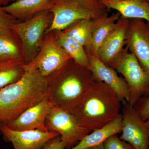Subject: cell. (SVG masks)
<instances>
[{
    "instance_id": "cell-1",
    "label": "cell",
    "mask_w": 149,
    "mask_h": 149,
    "mask_svg": "<svg viewBox=\"0 0 149 149\" xmlns=\"http://www.w3.org/2000/svg\"><path fill=\"white\" fill-rule=\"evenodd\" d=\"M24 69L20 80L0 89V123L12 121L47 98L52 75L45 77L37 70Z\"/></svg>"
},
{
    "instance_id": "cell-2",
    "label": "cell",
    "mask_w": 149,
    "mask_h": 149,
    "mask_svg": "<svg viewBox=\"0 0 149 149\" xmlns=\"http://www.w3.org/2000/svg\"><path fill=\"white\" fill-rule=\"evenodd\" d=\"M94 82L93 74L88 68L70 60L51 75L47 100L52 106L72 114Z\"/></svg>"
},
{
    "instance_id": "cell-3",
    "label": "cell",
    "mask_w": 149,
    "mask_h": 149,
    "mask_svg": "<svg viewBox=\"0 0 149 149\" xmlns=\"http://www.w3.org/2000/svg\"><path fill=\"white\" fill-rule=\"evenodd\" d=\"M120 101L106 84L95 81L72 114L83 128L92 131L121 116Z\"/></svg>"
},
{
    "instance_id": "cell-4",
    "label": "cell",
    "mask_w": 149,
    "mask_h": 149,
    "mask_svg": "<svg viewBox=\"0 0 149 149\" xmlns=\"http://www.w3.org/2000/svg\"><path fill=\"white\" fill-rule=\"evenodd\" d=\"M102 1L52 0L50 11L52 20L45 34L64 30L79 20L100 19L108 16L110 10Z\"/></svg>"
},
{
    "instance_id": "cell-5",
    "label": "cell",
    "mask_w": 149,
    "mask_h": 149,
    "mask_svg": "<svg viewBox=\"0 0 149 149\" xmlns=\"http://www.w3.org/2000/svg\"><path fill=\"white\" fill-rule=\"evenodd\" d=\"M52 18L50 11H44L26 21L17 22L11 27L21 44L24 64L38 53Z\"/></svg>"
},
{
    "instance_id": "cell-6",
    "label": "cell",
    "mask_w": 149,
    "mask_h": 149,
    "mask_svg": "<svg viewBox=\"0 0 149 149\" xmlns=\"http://www.w3.org/2000/svg\"><path fill=\"white\" fill-rule=\"evenodd\" d=\"M111 67L123 76L127 83L130 105L134 107L140 99L149 96V74L127 46Z\"/></svg>"
},
{
    "instance_id": "cell-7",
    "label": "cell",
    "mask_w": 149,
    "mask_h": 149,
    "mask_svg": "<svg viewBox=\"0 0 149 149\" xmlns=\"http://www.w3.org/2000/svg\"><path fill=\"white\" fill-rule=\"evenodd\" d=\"M72 59L59 45L56 32L46 33L38 53L29 62L24 64V69H35L43 76L49 77Z\"/></svg>"
},
{
    "instance_id": "cell-8",
    "label": "cell",
    "mask_w": 149,
    "mask_h": 149,
    "mask_svg": "<svg viewBox=\"0 0 149 149\" xmlns=\"http://www.w3.org/2000/svg\"><path fill=\"white\" fill-rule=\"evenodd\" d=\"M46 125L48 131H54L59 134L66 149L74 146L92 132L82 127L72 113L53 106L46 118Z\"/></svg>"
},
{
    "instance_id": "cell-9",
    "label": "cell",
    "mask_w": 149,
    "mask_h": 149,
    "mask_svg": "<svg viewBox=\"0 0 149 149\" xmlns=\"http://www.w3.org/2000/svg\"><path fill=\"white\" fill-rule=\"evenodd\" d=\"M123 103L120 139L130 144L135 149H148L149 128L134 107L127 102Z\"/></svg>"
},
{
    "instance_id": "cell-10",
    "label": "cell",
    "mask_w": 149,
    "mask_h": 149,
    "mask_svg": "<svg viewBox=\"0 0 149 149\" xmlns=\"http://www.w3.org/2000/svg\"><path fill=\"white\" fill-rule=\"evenodd\" d=\"M129 20L126 46L149 74V22L140 19Z\"/></svg>"
},
{
    "instance_id": "cell-11",
    "label": "cell",
    "mask_w": 149,
    "mask_h": 149,
    "mask_svg": "<svg viewBox=\"0 0 149 149\" xmlns=\"http://www.w3.org/2000/svg\"><path fill=\"white\" fill-rule=\"evenodd\" d=\"M0 132L12 143L14 149H42L49 141L60 136L54 131L13 130L4 123H0Z\"/></svg>"
},
{
    "instance_id": "cell-12",
    "label": "cell",
    "mask_w": 149,
    "mask_h": 149,
    "mask_svg": "<svg viewBox=\"0 0 149 149\" xmlns=\"http://www.w3.org/2000/svg\"><path fill=\"white\" fill-rule=\"evenodd\" d=\"M87 53L89 61L88 68L92 72L93 80L106 84L115 92L120 102H128L129 90L124 79L118 74L115 70L104 64L97 56Z\"/></svg>"
},
{
    "instance_id": "cell-13",
    "label": "cell",
    "mask_w": 149,
    "mask_h": 149,
    "mask_svg": "<svg viewBox=\"0 0 149 149\" xmlns=\"http://www.w3.org/2000/svg\"><path fill=\"white\" fill-rule=\"evenodd\" d=\"M129 19L120 16L116 27L100 47L97 56L101 61L110 67L119 58L126 45L129 27Z\"/></svg>"
},
{
    "instance_id": "cell-14",
    "label": "cell",
    "mask_w": 149,
    "mask_h": 149,
    "mask_svg": "<svg viewBox=\"0 0 149 149\" xmlns=\"http://www.w3.org/2000/svg\"><path fill=\"white\" fill-rule=\"evenodd\" d=\"M52 107L47 98L27 109L14 120L4 124L13 130L49 131L46 127V120Z\"/></svg>"
},
{
    "instance_id": "cell-15",
    "label": "cell",
    "mask_w": 149,
    "mask_h": 149,
    "mask_svg": "<svg viewBox=\"0 0 149 149\" xmlns=\"http://www.w3.org/2000/svg\"><path fill=\"white\" fill-rule=\"evenodd\" d=\"M51 6L52 0H16L1 7L16 20L22 22L44 11L50 10Z\"/></svg>"
},
{
    "instance_id": "cell-16",
    "label": "cell",
    "mask_w": 149,
    "mask_h": 149,
    "mask_svg": "<svg viewBox=\"0 0 149 149\" xmlns=\"http://www.w3.org/2000/svg\"><path fill=\"white\" fill-rule=\"evenodd\" d=\"M109 9L119 13L124 18L140 19L149 22V3L146 0H123L113 2L102 0Z\"/></svg>"
},
{
    "instance_id": "cell-17",
    "label": "cell",
    "mask_w": 149,
    "mask_h": 149,
    "mask_svg": "<svg viewBox=\"0 0 149 149\" xmlns=\"http://www.w3.org/2000/svg\"><path fill=\"white\" fill-rule=\"evenodd\" d=\"M122 118L118 117L103 127L93 130L74 146L69 149H85L103 143L108 138L121 133Z\"/></svg>"
},
{
    "instance_id": "cell-18",
    "label": "cell",
    "mask_w": 149,
    "mask_h": 149,
    "mask_svg": "<svg viewBox=\"0 0 149 149\" xmlns=\"http://www.w3.org/2000/svg\"><path fill=\"white\" fill-rule=\"evenodd\" d=\"M120 17V13L117 12L98 19L93 28L91 45L86 49L87 52L97 56L99 48L116 27L117 20Z\"/></svg>"
},
{
    "instance_id": "cell-19",
    "label": "cell",
    "mask_w": 149,
    "mask_h": 149,
    "mask_svg": "<svg viewBox=\"0 0 149 149\" xmlns=\"http://www.w3.org/2000/svg\"><path fill=\"white\" fill-rule=\"evenodd\" d=\"M98 19L79 20L62 31L70 38L84 47L86 49L91 45L93 28Z\"/></svg>"
},
{
    "instance_id": "cell-20",
    "label": "cell",
    "mask_w": 149,
    "mask_h": 149,
    "mask_svg": "<svg viewBox=\"0 0 149 149\" xmlns=\"http://www.w3.org/2000/svg\"><path fill=\"white\" fill-rule=\"evenodd\" d=\"M59 45L77 64L88 68L89 61L88 53L84 47L67 36L62 31H56Z\"/></svg>"
},
{
    "instance_id": "cell-21",
    "label": "cell",
    "mask_w": 149,
    "mask_h": 149,
    "mask_svg": "<svg viewBox=\"0 0 149 149\" xmlns=\"http://www.w3.org/2000/svg\"><path fill=\"white\" fill-rule=\"evenodd\" d=\"M17 39L12 29L0 32V53L8 60L24 63L21 44Z\"/></svg>"
},
{
    "instance_id": "cell-22",
    "label": "cell",
    "mask_w": 149,
    "mask_h": 149,
    "mask_svg": "<svg viewBox=\"0 0 149 149\" xmlns=\"http://www.w3.org/2000/svg\"><path fill=\"white\" fill-rule=\"evenodd\" d=\"M23 62L8 61L0 62V89L16 83L25 72Z\"/></svg>"
},
{
    "instance_id": "cell-23",
    "label": "cell",
    "mask_w": 149,
    "mask_h": 149,
    "mask_svg": "<svg viewBox=\"0 0 149 149\" xmlns=\"http://www.w3.org/2000/svg\"><path fill=\"white\" fill-rule=\"evenodd\" d=\"M103 144L104 149H135L133 146L123 141L116 135L108 138Z\"/></svg>"
},
{
    "instance_id": "cell-24",
    "label": "cell",
    "mask_w": 149,
    "mask_h": 149,
    "mask_svg": "<svg viewBox=\"0 0 149 149\" xmlns=\"http://www.w3.org/2000/svg\"><path fill=\"white\" fill-rule=\"evenodd\" d=\"M133 107L142 120L145 121L148 120L149 118V96L140 99Z\"/></svg>"
},
{
    "instance_id": "cell-25",
    "label": "cell",
    "mask_w": 149,
    "mask_h": 149,
    "mask_svg": "<svg viewBox=\"0 0 149 149\" xmlns=\"http://www.w3.org/2000/svg\"><path fill=\"white\" fill-rule=\"evenodd\" d=\"M18 21L0 6V32L11 29L13 25Z\"/></svg>"
},
{
    "instance_id": "cell-26",
    "label": "cell",
    "mask_w": 149,
    "mask_h": 149,
    "mask_svg": "<svg viewBox=\"0 0 149 149\" xmlns=\"http://www.w3.org/2000/svg\"><path fill=\"white\" fill-rule=\"evenodd\" d=\"M65 149V144L61 141L60 136H58L49 141L42 149Z\"/></svg>"
},
{
    "instance_id": "cell-27",
    "label": "cell",
    "mask_w": 149,
    "mask_h": 149,
    "mask_svg": "<svg viewBox=\"0 0 149 149\" xmlns=\"http://www.w3.org/2000/svg\"><path fill=\"white\" fill-rule=\"evenodd\" d=\"M16 0H0V6L3 7L13 2Z\"/></svg>"
},
{
    "instance_id": "cell-28",
    "label": "cell",
    "mask_w": 149,
    "mask_h": 149,
    "mask_svg": "<svg viewBox=\"0 0 149 149\" xmlns=\"http://www.w3.org/2000/svg\"><path fill=\"white\" fill-rule=\"evenodd\" d=\"M85 149H104L103 144H100L97 146L90 147Z\"/></svg>"
},
{
    "instance_id": "cell-29",
    "label": "cell",
    "mask_w": 149,
    "mask_h": 149,
    "mask_svg": "<svg viewBox=\"0 0 149 149\" xmlns=\"http://www.w3.org/2000/svg\"><path fill=\"white\" fill-rule=\"evenodd\" d=\"M8 61V60L6 59L0 53V62H1Z\"/></svg>"
},
{
    "instance_id": "cell-30",
    "label": "cell",
    "mask_w": 149,
    "mask_h": 149,
    "mask_svg": "<svg viewBox=\"0 0 149 149\" xmlns=\"http://www.w3.org/2000/svg\"><path fill=\"white\" fill-rule=\"evenodd\" d=\"M145 122H146V124L148 127L149 128V118H148V120H146Z\"/></svg>"
},
{
    "instance_id": "cell-31",
    "label": "cell",
    "mask_w": 149,
    "mask_h": 149,
    "mask_svg": "<svg viewBox=\"0 0 149 149\" xmlns=\"http://www.w3.org/2000/svg\"><path fill=\"white\" fill-rule=\"evenodd\" d=\"M108 1H111L118 2L120 1H123V0H108Z\"/></svg>"
},
{
    "instance_id": "cell-32",
    "label": "cell",
    "mask_w": 149,
    "mask_h": 149,
    "mask_svg": "<svg viewBox=\"0 0 149 149\" xmlns=\"http://www.w3.org/2000/svg\"><path fill=\"white\" fill-rule=\"evenodd\" d=\"M146 1H148V2L149 3V0H146Z\"/></svg>"
},
{
    "instance_id": "cell-33",
    "label": "cell",
    "mask_w": 149,
    "mask_h": 149,
    "mask_svg": "<svg viewBox=\"0 0 149 149\" xmlns=\"http://www.w3.org/2000/svg\"><path fill=\"white\" fill-rule=\"evenodd\" d=\"M148 149H149V148Z\"/></svg>"
}]
</instances>
